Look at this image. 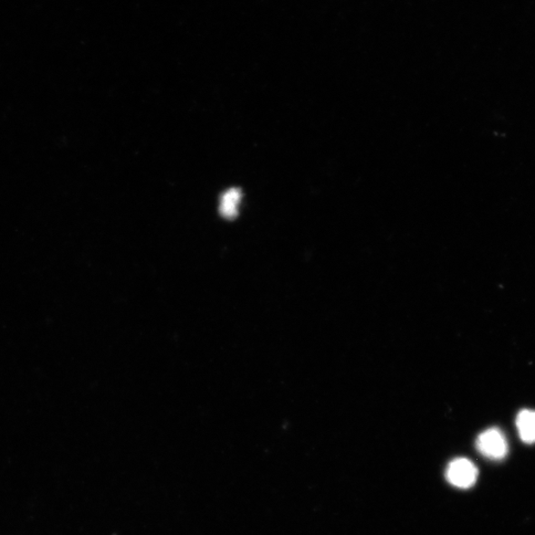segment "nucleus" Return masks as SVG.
Masks as SVG:
<instances>
[{
  "label": "nucleus",
  "instance_id": "obj_2",
  "mask_svg": "<svg viewBox=\"0 0 535 535\" xmlns=\"http://www.w3.org/2000/svg\"><path fill=\"white\" fill-rule=\"evenodd\" d=\"M477 478V467L466 458H457L451 461L446 469L447 481L456 488L469 489L473 487Z\"/></svg>",
  "mask_w": 535,
  "mask_h": 535
},
{
  "label": "nucleus",
  "instance_id": "obj_3",
  "mask_svg": "<svg viewBox=\"0 0 535 535\" xmlns=\"http://www.w3.org/2000/svg\"><path fill=\"white\" fill-rule=\"evenodd\" d=\"M517 428L524 444H535V411L522 410L517 416Z\"/></svg>",
  "mask_w": 535,
  "mask_h": 535
},
{
  "label": "nucleus",
  "instance_id": "obj_1",
  "mask_svg": "<svg viewBox=\"0 0 535 535\" xmlns=\"http://www.w3.org/2000/svg\"><path fill=\"white\" fill-rule=\"evenodd\" d=\"M479 453L491 460L499 461L508 454V443L505 435L499 428H489L476 440Z\"/></svg>",
  "mask_w": 535,
  "mask_h": 535
},
{
  "label": "nucleus",
  "instance_id": "obj_4",
  "mask_svg": "<svg viewBox=\"0 0 535 535\" xmlns=\"http://www.w3.org/2000/svg\"><path fill=\"white\" fill-rule=\"evenodd\" d=\"M241 199V192L238 188H232L222 196L220 202V214L225 218H234L238 214V205Z\"/></svg>",
  "mask_w": 535,
  "mask_h": 535
}]
</instances>
